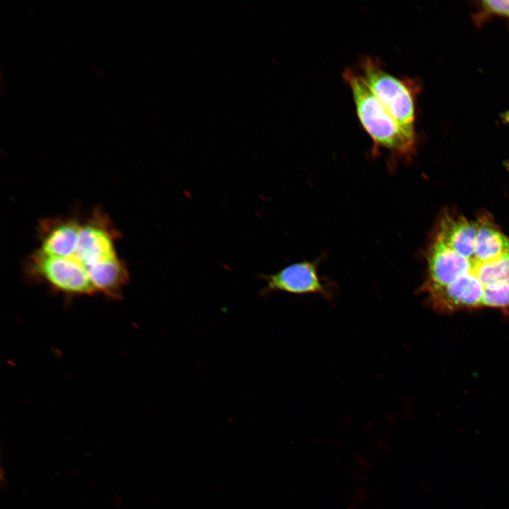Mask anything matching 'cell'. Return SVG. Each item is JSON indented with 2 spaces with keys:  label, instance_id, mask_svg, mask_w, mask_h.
Returning a JSON list of instances; mask_svg holds the SVG:
<instances>
[{
  "label": "cell",
  "instance_id": "obj_4",
  "mask_svg": "<svg viewBox=\"0 0 509 509\" xmlns=\"http://www.w3.org/2000/svg\"><path fill=\"white\" fill-rule=\"evenodd\" d=\"M361 74L373 93L409 134L416 136L414 99L417 85L410 79H399L382 68L378 62L366 57Z\"/></svg>",
  "mask_w": 509,
  "mask_h": 509
},
{
  "label": "cell",
  "instance_id": "obj_3",
  "mask_svg": "<svg viewBox=\"0 0 509 509\" xmlns=\"http://www.w3.org/2000/svg\"><path fill=\"white\" fill-rule=\"evenodd\" d=\"M343 77L351 89L357 115L374 149L386 148L396 158L409 160L415 151L416 136L400 127L361 74L347 69Z\"/></svg>",
  "mask_w": 509,
  "mask_h": 509
},
{
  "label": "cell",
  "instance_id": "obj_1",
  "mask_svg": "<svg viewBox=\"0 0 509 509\" xmlns=\"http://www.w3.org/2000/svg\"><path fill=\"white\" fill-rule=\"evenodd\" d=\"M419 289L441 313L482 308L509 311V235L484 213H443L424 252Z\"/></svg>",
  "mask_w": 509,
  "mask_h": 509
},
{
  "label": "cell",
  "instance_id": "obj_5",
  "mask_svg": "<svg viewBox=\"0 0 509 509\" xmlns=\"http://www.w3.org/2000/svg\"><path fill=\"white\" fill-rule=\"evenodd\" d=\"M317 261H303L288 265L271 274H261L265 285L259 291L266 296L274 292L292 294H318L329 300L334 298L332 288L318 275Z\"/></svg>",
  "mask_w": 509,
  "mask_h": 509
},
{
  "label": "cell",
  "instance_id": "obj_2",
  "mask_svg": "<svg viewBox=\"0 0 509 509\" xmlns=\"http://www.w3.org/2000/svg\"><path fill=\"white\" fill-rule=\"evenodd\" d=\"M37 233L36 250L72 281L109 299L121 298L129 273L117 252L119 232L101 209L45 218Z\"/></svg>",
  "mask_w": 509,
  "mask_h": 509
},
{
  "label": "cell",
  "instance_id": "obj_6",
  "mask_svg": "<svg viewBox=\"0 0 509 509\" xmlns=\"http://www.w3.org/2000/svg\"><path fill=\"white\" fill-rule=\"evenodd\" d=\"M482 6L487 12L509 17V0L483 1Z\"/></svg>",
  "mask_w": 509,
  "mask_h": 509
}]
</instances>
